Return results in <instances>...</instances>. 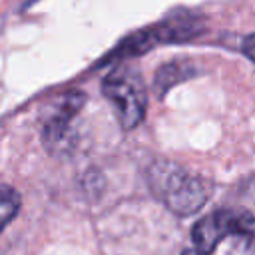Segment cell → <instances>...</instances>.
<instances>
[{
  "label": "cell",
  "instance_id": "cell-2",
  "mask_svg": "<svg viewBox=\"0 0 255 255\" xmlns=\"http://www.w3.org/2000/svg\"><path fill=\"white\" fill-rule=\"evenodd\" d=\"M227 235H235L247 249H255V215L249 211L217 209L201 217L191 229V239L199 255H209Z\"/></svg>",
  "mask_w": 255,
  "mask_h": 255
},
{
  "label": "cell",
  "instance_id": "cell-4",
  "mask_svg": "<svg viewBox=\"0 0 255 255\" xmlns=\"http://www.w3.org/2000/svg\"><path fill=\"white\" fill-rule=\"evenodd\" d=\"M84 102H86V98L82 92H68L58 100L56 112L44 126V143L52 153L70 151V147L74 143L72 120L82 110Z\"/></svg>",
  "mask_w": 255,
  "mask_h": 255
},
{
  "label": "cell",
  "instance_id": "cell-5",
  "mask_svg": "<svg viewBox=\"0 0 255 255\" xmlns=\"http://www.w3.org/2000/svg\"><path fill=\"white\" fill-rule=\"evenodd\" d=\"M20 209V195L8 185H0V231L16 217Z\"/></svg>",
  "mask_w": 255,
  "mask_h": 255
},
{
  "label": "cell",
  "instance_id": "cell-3",
  "mask_svg": "<svg viewBox=\"0 0 255 255\" xmlns=\"http://www.w3.org/2000/svg\"><path fill=\"white\" fill-rule=\"evenodd\" d=\"M102 92L116 110L122 128L131 129L143 120L147 108V94L137 70H131L128 66L112 70L104 78Z\"/></svg>",
  "mask_w": 255,
  "mask_h": 255
},
{
  "label": "cell",
  "instance_id": "cell-1",
  "mask_svg": "<svg viewBox=\"0 0 255 255\" xmlns=\"http://www.w3.org/2000/svg\"><path fill=\"white\" fill-rule=\"evenodd\" d=\"M149 183L157 197L177 215L195 213L211 193V183L169 161H157L149 169Z\"/></svg>",
  "mask_w": 255,
  "mask_h": 255
},
{
  "label": "cell",
  "instance_id": "cell-7",
  "mask_svg": "<svg viewBox=\"0 0 255 255\" xmlns=\"http://www.w3.org/2000/svg\"><path fill=\"white\" fill-rule=\"evenodd\" d=\"M181 255H199V253H197V251H191V249H185Z\"/></svg>",
  "mask_w": 255,
  "mask_h": 255
},
{
  "label": "cell",
  "instance_id": "cell-6",
  "mask_svg": "<svg viewBox=\"0 0 255 255\" xmlns=\"http://www.w3.org/2000/svg\"><path fill=\"white\" fill-rule=\"evenodd\" d=\"M243 54H245L249 60L255 62V34H251V36H247V38L243 40Z\"/></svg>",
  "mask_w": 255,
  "mask_h": 255
}]
</instances>
